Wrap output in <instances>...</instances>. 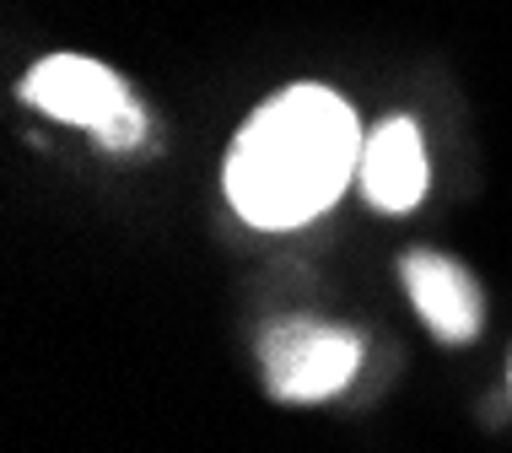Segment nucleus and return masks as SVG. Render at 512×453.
<instances>
[{
    "label": "nucleus",
    "mask_w": 512,
    "mask_h": 453,
    "mask_svg": "<svg viewBox=\"0 0 512 453\" xmlns=\"http://www.w3.org/2000/svg\"><path fill=\"white\" fill-rule=\"evenodd\" d=\"M351 103L329 87H286L238 130L227 151V200L254 227H302L340 200L362 168Z\"/></svg>",
    "instance_id": "1"
},
{
    "label": "nucleus",
    "mask_w": 512,
    "mask_h": 453,
    "mask_svg": "<svg viewBox=\"0 0 512 453\" xmlns=\"http://www.w3.org/2000/svg\"><path fill=\"white\" fill-rule=\"evenodd\" d=\"M22 98L44 108L60 125H87L98 130L108 146H135L141 135V114H135L124 81L108 65L87 60V54H49L38 60L22 81Z\"/></svg>",
    "instance_id": "2"
},
{
    "label": "nucleus",
    "mask_w": 512,
    "mask_h": 453,
    "mask_svg": "<svg viewBox=\"0 0 512 453\" xmlns=\"http://www.w3.org/2000/svg\"><path fill=\"white\" fill-rule=\"evenodd\" d=\"M265 378L275 400H329L351 383L356 362H362V346H356L351 329L318 324V319H286L265 335Z\"/></svg>",
    "instance_id": "3"
},
{
    "label": "nucleus",
    "mask_w": 512,
    "mask_h": 453,
    "mask_svg": "<svg viewBox=\"0 0 512 453\" xmlns=\"http://www.w3.org/2000/svg\"><path fill=\"white\" fill-rule=\"evenodd\" d=\"M362 195L383 211H410L426 195V146L410 119H389L362 146Z\"/></svg>",
    "instance_id": "4"
},
{
    "label": "nucleus",
    "mask_w": 512,
    "mask_h": 453,
    "mask_svg": "<svg viewBox=\"0 0 512 453\" xmlns=\"http://www.w3.org/2000/svg\"><path fill=\"white\" fill-rule=\"evenodd\" d=\"M405 292L415 302L432 335L442 340H469L480 329V292L469 281V270H459L442 254H410L405 259Z\"/></svg>",
    "instance_id": "5"
}]
</instances>
